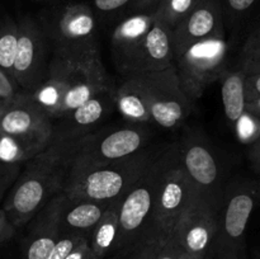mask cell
I'll return each mask as SVG.
<instances>
[{
    "label": "cell",
    "instance_id": "1",
    "mask_svg": "<svg viewBox=\"0 0 260 259\" xmlns=\"http://www.w3.org/2000/svg\"><path fill=\"white\" fill-rule=\"evenodd\" d=\"M81 139L55 137L41 154L23 165L3 201L15 228H22L57 195L65 190Z\"/></svg>",
    "mask_w": 260,
    "mask_h": 259
},
{
    "label": "cell",
    "instance_id": "2",
    "mask_svg": "<svg viewBox=\"0 0 260 259\" xmlns=\"http://www.w3.org/2000/svg\"><path fill=\"white\" fill-rule=\"evenodd\" d=\"M112 86L102 57L80 61L52 57L46 81L29 94L56 121Z\"/></svg>",
    "mask_w": 260,
    "mask_h": 259
},
{
    "label": "cell",
    "instance_id": "3",
    "mask_svg": "<svg viewBox=\"0 0 260 259\" xmlns=\"http://www.w3.org/2000/svg\"><path fill=\"white\" fill-rule=\"evenodd\" d=\"M197 200L194 188L180 161L179 142L167 145L161 152V172L151 223L144 243L136 250L155 255L172 238L180 220Z\"/></svg>",
    "mask_w": 260,
    "mask_h": 259
},
{
    "label": "cell",
    "instance_id": "4",
    "mask_svg": "<svg viewBox=\"0 0 260 259\" xmlns=\"http://www.w3.org/2000/svg\"><path fill=\"white\" fill-rule=\"evenodd\" d=\"M52 57L89 60L101 57L95 12L85 3H65L42 10L37 18Z\"/></svg>",
    "mask_w": 260,
    "mask_h": 259
},
{
    "label": "cell",
    "instance_id": "5",
    "mask_svg": "<svg viewBox=\"0 0 260 259\" xmlns=\"http://www.w3.org/2000/svg\"><path fill=\"white\" fill-rule=\"evenodd\" d=\"M159 149L140 150L136 154L103 167L71 174L63 192L70 198L114 201L123 197L144 175Z\"/></svg>",
    "mask_w": 260,
    "mask_h": 259
},
{
    "label": "cell",
    "instance_id": "6",
    "mask_svg": "<svg viewBox=\"0 0 260 259\" xmlns=\"http://www.w3.org/2000/svg\"><path fill=\"white\" fill-rule=\"evenodd\" d=\"M152 160L141 178L123 196L119 207L118 234L114 250L119 253L135 251L147 235L154 213L157 184L161 172V152Z\"/></svg>",
    "mask_w": 260,
    "mask_h": 259
},
{
    "label": "cell",
    "instance_id": "7",
    "mask_svg": "<svg viewBox=\"0 0 260 259\" xmlns=\"http://www.w3.org/2000/svg\"><path fill=\"white\" fill-rule=\"evenodd\" d=\"M260 202V184L241 182L223 195L211 259H245V233Z\"/></svg>",
    "mask_w": 260,
    "mask_h": 259
},
{
    "label": "cell",
    "instance_id": "8",
    "mask_svg": "<svg viewBox=\"0 0 260 259\" xmlns=\"http://www.w3.org/2000/svg\"><path fill=\"white\" fill-rule=\"evenodd\" d=\"M132 76L146 98L151 121L155 124L172 131L184 124L192 112L193 102L180 86L175 65L161 71L134 74Z\"/></svg>",
    "mask_w": 260,
    "mask_h": 259
},
{
    "label": "cell",
    "instance_id": "9",
    "mask_svg": "<svg viewBox=\"0 0 260 259\" xmlns=\"http://www.w3.org/2000/svg\"><path fill=\"white\" fill-rule=\"evenodd\" d=\"M228 51L225 37L210 38L194 43L175 57L180 86L190 102L201 98L206 88L228 71Z\"/></svg>",
    "mask_w": 260,
    "mask_h": 259
},
{
    "label": "cell",
    "instance_id": "10",
    "mask_svg": "<svg viewBox=\"0 0 260 259\" xmlns=\"http://www.w3.org/2000/svg\"><path fill=\"white\" fill-rule=\"evenodd\" d=\"M149 132L142 127L98 130L81 139L74 156L71 174L111 164L145 149Z\"/></svg>",
    "mask_w": 260,
    "mask_h": 259
},
{
    "label": "cell",
    "instance_id": "11",
    "mask_svg": "<svg viewBox=\"0 0 260 259\" xmlns=\"http://www.w3.org/2000/svg\"><path fill=\"white\" fill-rule=\"evenodd\" d=\"M180 161L192 183L198 200L216 211L222 205V180L217 159L206 140L196 131H187L180 139Z\"/></svg>",
    "mask_w": 260,
    "mask_h": 259
},
{
    "label": "cell",
    "instance_id": "12",
    "mask_svg": "<svg viewBox=\"0 0 260 259\" xmlns=\"http://www.w3.org/2000/svg\"><path fill=\"white\" fill-rule=\"evenodd\" d=\"M17 22L14 80L20 91L33 93L47 79L52 55L37 19L30 15H22Z\"/></svg>",
    "mask_w": 260,
    "mask_h": 259
},
{
    "label": "cell",
    "instance_id": "13",
    "mask_svg": "<svg viewBox=\"0 0 260 259\" xmlns=\"http://www.w3.org/2000/svg\"><path fill=\"white\" fill-rule=\"evenodd\" d=\"M0 132L51 145L55 139V121L29 93L19 91L13 98L0 101Z\"/></svg>",
    "mask_w": 260,
    "mask_h": 259
},
{
    "label": "cell",
    "instance_id": "14",
    "mask_svg": "<svg viewBox=\"0 0 260 259\" xmlns=\"http://www.w3.org/2000/svg\"><path fill=\"white\" fill-rule=\"evenodd\" d=\"M221 37H225L222 2L201 0L200 4L173 29L175 57L194 43Z\"/></svg>",
    "mask_w": 260,
    "mask_h": 259
},
{
    "label": "cell",
    "instance_id": "15",
    "mask_svg": "<svg viewBox=\"0 0 260 259\" xmlns=\"http://www.w3.org/2000/svg\"><path fill=\"white\" fill-rule=\"evenodd\" d=\"M218 230V212L207 203L197 200L180 220L177 234L185 254L211 259Z\"/></svg>",
    "mask_w": 260,
    "mask_h": 259
},
{
    "label": "cell",
    "instance_id": "16",
    "mask_svg": "<svg viewBox=\"0 0 260 259\" xmlns=\"http://www.w3.org/2000/svg\"><path fill=\"white\" fill-rule=\"evenodd\" d=\"M173 65H175L173 29L156 18L129 61L123 76L161 71Z\"/></svg>",
    "mask_w": 260,
    "mask_h": 259
},
{
    "label": "cell",
    "instance_id": "17",
    "mask_svg": "<svg viewBox=\"0 0 260 259\" xmlns=\"http://www.w3.org/2000/svg\"><path fill=\"white\" fill-rule=\"evenodd\" d=\"M116 107V89H106L95 94L80 107L55 121V137L80 139L94 132V128Z\"/></svg>",
    "mask_w": 260,
    "mask_h": 259
},
{
    "label": "cell",
    "instance_id": "18",
    "mask_svg": "<svg viewBox=\"0 0 260 259\" xmlns=\"http://www.w3.org/2000/svg\"><path fill=\"white\" fill-rule=\"evenodd\" d=\"M65 192L53 197L30 220V229L24 243L23 259H48L61 238L60 217Z\"/></svg>",
    "mask_w": 260,
    "mask_h": 259
},
{
    "label": "cell",
    "instance_id": "19",
    "mask_svg": "<svg viewBox=\"0 0 260 259\" xmlns=\"http://www.w3.org/2000/svg\"><path fill=\"white\" fill-rule=\"evenodd\" d=\"M155 13H131L122 20L112 35V57L117 71L124 75L129 61L154 25Z\"/></svg>",
    "mask_w": 260,
    "mask_h": 259
},
{
    "label": "cell",
    "instance_id": "20",
    "mask_svg": "<svg viewBox=\"0 0 260 259\" xmlns=\"http://www.w3.org/2000/svg\"><path fill=\"white\" fill-rule=\"evenodd\" d=\"M66 195V193H65ZM113 201L70 198L66 196L60 217L61 236H88Z\"/></svg>",
    "mask_w": 260,
    "mask_h": 259
},
{
    "label": "cell",
    "instance_id": "21",
    "mask_svg": "<svg viewBox=\"0 0 260 259\" xmlns=\"http://www.w3.org/2000/svg\"><path fill=\"white\" fill-rule=\"evenodd\" d=\"M116 108L123 118L132 123L145 124L152 122L146 98L132 75L123 76V81L116 89Z\"/></svg>",
    "mask_w": 260,
    "mask_h": 259
},
{
    "label": "cell",
    "instance_id": "22",
    "mask_svg": "<svg viewBox=\"0 0 260 259\" xmlns=\"http://www.w3.org/2000/svg\"><path fill=\"white\" fill-rule=\"evenodd\" d=\"M245 78L243 70H228L221 78V95L228 121L235 126L246 112Z\"/></svg>",
    "mask_w": 260,
    "mask_h": 259
},
{
    "label": "cell",
    "instance_id": "23",
    "mask_svg": "<svg viewBox=\"0 0 260 259\" xmlns=\"http://www.w3.org/2000/svg\"><path fill=\"white\" fill-rule=\"evenodd\" d=\"M122 198L123 197L114 200L111 203L103 217L101 218V221L96 223V226L89 235L94 259H102L112 249H114L117 234H118L119 207H121Z\"/></svg>",
    "mask_w": 260,
    "mask_h": 259
},
{
    "label": "cell",
    "instance_id": "24",
    "mask_svg": "<svg viewBox=\"0 0 260 259\" xmlns=\"http://www.w3.org/2000/svg\"><path fill=\"white\" fill-rule=\"evenodd\" d=\"M50 145L0 132V163L9 165H24Z\"/></svg>",
    "mask_w": 260,
    "mask_h": 259
},
{
    "label": "cell",
    "instance_id": "25",
    "mask_svg": "<svg viewBox=\"0 0 260 259\" xmlns=\"http://www.w3.org/2000/svg\"><path fill=\"white\" fill-rule=\"evenodd\" d=\"M17 46L18 22L8 14L0 15V69L14 83V60Z\"/></svg>",
    "mask_w": 260,
    "mask_h": 259
},
{
    "label": "cell",
    "instance_id": "26",
    "mask_svg": "<svg viewBox=\"0 0 260 259\" xmlns=\"http://www.w3.org/2000/svg\"><path fill=\"white\" fill-rule=\"evenodd\" d=\"M201 0H162L157 8V19L162 20L165 24L174 29L198 4Z\"/></svg>",
    "mask_w": 260,
    "mask_h": 259
},
{
    "label": "cell",
    "instance_id": "27",
    "mask_svg": "<svg viewBox=\"0 0 260 259\" xmlns=\"http://www.w3.org/2000/svg\"><path fill=\"white\" fill-rule=\"evenodd\" d=\"M225 13V20L240 23L251 13L260 8V0H221Z\"/></svg>",
    "mask_w": 260,
    "mask_h": 259
},
{
    "label": "cell",
    "instance_id": "28",
    "mask_svg": "<svg viewBox=\"0 0 260 259\" xmlns=\"http://www.w3.org/2000/svg\"><path fill=\"white\" fill-rule=\"evenodd\" d=\"M23 165H9L0 163V202L4 201L5 196L14 184L18 175L20 174Z\"/></svg>",
    "mask_w": 260,
    "mask_h": 259
},
{
    "label": "cell",
    "instance_id": "29",
    "mask_svg": "<svg viewBox=\"0 0 260 259\" xmlns=\"http://www.w3.org/2000/svg\"><path fill=\"white\" fill-rule=\"evenodd\" d=\"M85 236L78 235H63L61 236L58 243L56 244L55 249L51 253L48 259H66V256L73 251V249L81 241V239Z\"/></svg>",
    "mask_w": 260,
    "mask_h": 259
},
{
    "label": "cell",
    "instance_id": "30",
    "mask_svg": "<svg viewBox=\"0 0 260 259\" xmlns=\"http://www.w3.org/2000/svg\"><path fill=\"white\" fill-rule=\"evenodd\" d=\"M184 255V250L178 239L177 234H173L172 238L157 250L152 259H182Z\"/></svg>",
    "mask_w": 260,
    "mask_h": 259
},
{
    "label": "cell",
    "instance_id": "31",
    "mask_svg": "<svg viewBox=\"0 0 260 259\" xmlns=\"http://www.w3.org/2000/svg\"><path fill=\"white\" fill-rule=\"evenodd\" d=\"M260 58V25L249 35L241 48V60Z\"/></svg>",
    "mask_w": 260,
    "mask_h": 259
},
{
    "label": "cell",
    "instance_id": "32",
    "mask_svg": "<svg viewBox=\"0 0 260 259\" xmlns=\"http://www.w3.org/2000/svg\"><path fill=\"white\" fill-rule=\"evenodd\" d=\"M134 0H93V10L102 14H112L127 7H131Z\"/></svg>",
    "mask_w": 260,
    "mask_h": 259
},
{
    "label": "cell",
    "instance_id": "33",
    "mask_svg": "<svg viewBox=\"0 0 260 259\" xmlns=\"http://www.w3.org/2000/svg\"><path fill=\"white\" fill-rule=\"evenodd\" d=\"M17 228L12 222L4 208H0V245L9 241L14 236Z\"/></svg>",
    "mask_w": 260,
    "mask_h": 259
},
{
    "label": "cell",
    "instance_id": "34",
    "mask_svg": "<svg viewBox=\"0 0 260 259\" xmlns=\"http://www.w3.org/2000/svg\"><path fill=\"white\" fill-rule=\"evenodd\" d=\"M19 91L20 89L18 88L17 84L0 69V101L13 98Z\"/></svg>",
    "mask_w": 260,
    "mask_h": 259
},
{
    "label": "cell",
    "instance_id": "35",
    "mask_svg": "<svg viewBox=\"0 0 260 259\" xmlns=\"http://www.w3.org/2000/svg\"><path fill=\"white\" fill-rule=\"evenodd\" d=\"M245 96H246V103L260 98V73L246 75Z\"/></svg>",
    "mask_w": 260,
    "mask_h": 259
},
{
    "label": "cell",
    "instance_id": "36",
    "mask_svg": "<svg viewBox=\"0 0 260 259\" xmlns=\"http://www.w3.org/2000/svg\"><path fill=\"white\" fill-rule=\"evenodd\" d=\"M66 259H94L93 250H91L90 241H89L88 236L81 239L80 243L73 249V251L66 256Z\"/></svg>",
    "mask_w": 260,
    "mask_h": 259
},
{
    "label": "cell",
    "instance_id": "37",
    "mask_svg": "<svg viewBox=\"0 0 260 259\" xmlns=\"http://www.w3.org/2000/svg\"><path fill=\"white\" fill-rule=\"evenodd\" d=\"M162 0H134L129 7L131 13H156Z\"/></svg>",
    "mask_w": 260,
    "mask_h": 259
},
{
    "label": "cell",
    "instance_id": "38",
    "mask_svg": "<svg viewBox=\"0 0 260 259\" xmlns=\"http://www.w3.org/2000/svg\"><path fill=\"white\" fill-rule=\"evenodd\" d=\"M249 156H250V161L254 169L260 173V136L251 144Z\"/></svg>",
    "mask_w": 260,
    "mask_h": 259
},
{
    "label": "cell",
    "instance_id": "39",
    "mask_svg": "<svg viewBox=\"0 0 260 259\" xmlns=\"http://www.w3.org/2000/svg\"><path fill=\"white\" fill-rule=\"evenodd\" d=\"M239 69L243 70V73L246 74V75L260 73V58H255V60H241L240 68Z\"/></svg>",
    "mask_w": 260,
    "mask_h": 259
},
{
    "label": "cell",
    "instance_id": "40",
    "mask_svg": "<svg viewBox=\"0 0 260 259\" xmlns=\"http://www.w3.org/2000/svg\"><path fill=\"white\" fill-rule=\"evenodd\" d=\"M246 112L250 113L253 117H255L260 122V98L255 99V101L248 102L246 103Z\"/></svg>",
    "mask_w": 260,
    "mask_h": 259
},
{
    "label": "cell",
    "instance_id": "41",
    "mask_svg": "<svg viewBox=\"0 0 260 259\" xmlns=\"http://www.w3.org/2000/svg\"><path fill=\"white\" fill-rule=\"evenodd\" d=\"M182 259H203V258H197V256H192V255H188V254L184 253V255H183Z\"/></svg>",
    "mask_w": 260,
    "mask_h": 259
},
{
    "label": "cell",
    "instance_id": "42",
    "mask_svg": "<svg viewBox=\"0 0 260 259\" xmlns=\"http://www.w3.org/2000/svg\"><path fill=\"white\" fill-rule=\"evenodd\" d=\"M33 2H38V3H43V2H53V0H33Z\"/></svg>",
    "mask_w": 260,
    "mask_h": 259
}]
</instances>
